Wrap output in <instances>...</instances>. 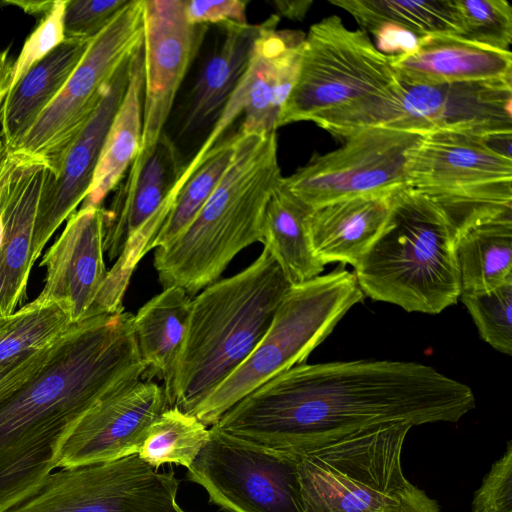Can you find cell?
<instances>
[{"label":"cell","mask_w":512,"mask_h":512,"mask_svg":"<svg viewBox=\"0 0 512 512\" xmlns=\"http://www.w3.org/2000/svg\"><path fill=\"white\" fill-rule=\"evenodd\" d=\"M474 407L468 385L429 365L304 363L247 394L213 426L296 454L382 424L454 423Z\"/></svg>","instance_id":"cell-1"},{"label":"cell","mask_w":512,"mask_h":512,"mask_svg":"<svg viewBox=\"0 0 512 512\" xmlns=\"http://www.w3.org/2000/svg\"><path fill=\"white\" fill-rule=\"evenodd\" d=\"M133 319L121 311L75 323L0 384V512L45 482L88 411L144 378Z\"/></svg>","instance_id":"cell-2"},{"label":"cell","mask_w":512,"mask_h":512,"mask_svg":"<svg viewBox=\"0 0 512 512\" xmlns=\"http://www.w3.org/2000/svg\"><path fill=\"white\" fill-rule=\"evenodd\" d=\"M401 85L390 57L367 33L331 15L312 25L302 48L296 81L278 128L310 121L335 137L387 126L396 116Z\"/></svg>","instance_id":"cell-3"},{"label":"cell","mask_w":512,"mask_h":512,"mask_svg":"<svg viewBox=\"0 0 512 512\" xmlns=\"http://www.w3.org/2000/svg\"><path fill=\"white\" fill-rule=\"evenodd\" d=\"M291 286L263 249L247 268L195 295L168 407L193 414L255 350Z\"/></svg>","instance_id":"cell-4"},{"label":"cell","mask_w":512,"mask_h":512,"mask_svg":"<svg viewBox=\"0 0 512 512\" xmlns=\"http://www.w3.org/2000/svg\"><path fill=\"white\" fill-rule=\"evenodd\" d=\"M277 148L276 132H237L231 164L210 199L178 237L156 249L153 265L163 288L178 286L193 298L242 249L262 241L265 210L283 178Z\"/></svg>","instance_id":"cell-5"},{"label":"cell","mask_w":512,"mask_h":512,"mask_svg":"<svg viewBox=\"0 0 512 512\" xmlns=\"http://www.w3.org/2000/svg\"><path fill=\"white\" fill-rule=\"evenodd\" d=\"M456 239L437 202L409 187L395 191L382 231L355 267L361 291L408 312H442L461 294Z\"/></svg>","instance_id":"cell-6"},{"label":"cell","mask_w":512,"mask_h":512,"mask_svg":"<svg viewBox=\"0 0 512 512\" xmlns=\"http://www.w3.org/2000/svg\"><path fill=\"white\" fill-rule=\"evenodd\" d=\"M364 294L354 273L338 269L292 285L250 356L193 412L213 426L238 401L271 378L303 364Z\"/></svg>","instance_id":"cell-7"},{"label":"cell","mask_w":512,"mask_h":512,"mask_svg":"<svg viewBox=\"0 0 512 512\" xmlns=\"http://www.w3.org/2000/svg\"><path fill=\"white\" fill-rule=\"evenodd\" d=\"M409 423L370 427L296 453L305 512H381L412 485L402 469Z\"/></svg>","instance_id":"cell-8"},{"label":"cell","mask_w":512,"mask_h":512,"mask_svg":"<svg viewBox=\"0 0 512 512\" xmlns=\"http://www.w3.org/2000/svg\"><path fill=\"white\" fill-rule=\"evenodd\" d=\"M407 187L437 202L457 235L474 221L512 210V158L495 151L487 137L435 131L409 150Z\"/></svg>","instance_id":"cell-9"},{"label":"cell","mask_w":512,"mask_h":512,"mask_svg":"<svg viewBox=\"0 0 512 512\" xmlns=\"http://www.w3.org/2000/svg\"><path fill=\"white\" fill-rule=\"evenodd\" d=\"M144 0H130L92 39L62 90L12 149L15 156L44 162L51 174L99 105L121 64L143 45Z\"/></svg>","instance_id":"cell-10"},{"label":"cell","mask_w":512,"mask_h":512,"mask_svg":"<svg viewBox=\"0 0 512 512\" xmlns=\"http://www.w3.org/2000/svg\"><path fill=\"white\" fill-rule=\"evenodd\" d=\"M186 476L226 512H305L295 453L214 426Z\"/></svg>","instance_id":"cell-11"},{"label":"cell","mask_w":512,"mask_h":512,"mask_svg":"<svg viewBox=\"0 0 512 512\" xmlns=\"http://www.w3.org/2000/svg\"><path fill=\"white\" fill-rule=\"evenodd\" d=\"M180 481L137 454L52 472L5 512H188L177 502Z\"/></svg>","instance_id":"cell-12"},{"label":"cell","mask_w":512,"mask_h":512,"mask_svg":"<svg viewBox=\"0 0 512 512\" xmlns=\"http://www.w3.org/2000/svg\"><path fill=\"white\" fill-rule=\"evenodd\" d=\"M185 164L164 132L148 154L137 155L110 207L104 209L103 249L110 261L117 260L105 285L115 295L124 296L136 265L151 250L166 218V202Z\"/></svg>","instance_id":"cell-13"},{"label":"cell","mask_w":512,"mask_h":512,"mask_svg":"<svg viewBox=\"0 0 512 512\" xmlns=\"http://www.w3.org/2000/svg\"><path fill=\"white\" fill-rule=\"evenodd\" d=\"M423 134L385 126L360 130L340 148L314 155L283 184L311 208L368 195L390 194L407 187L409 150Z\"/></svg>","instance_id":"cell-14"},{"label":"cell","mask_w":512,"mask_h":512,"mask_svg":"<svg viewBox=\"0 0 512 512\" xmlns=\"http://www.w3.org/2000/svg\"><path fill=\"white\" fill-rule=\"evenodd\" d=\"M186 0H144V97L138 155L164 133L176 95L204 41L208 26L187 20Z\"/></svg>","instance_id":"cell-15"},{"label":"cell","mask_w":512,"mask_h":512,"mask_svg":"<svg viewBox=\"0 0 512 512\" xmlns=\"http://www.w3.org/2000/svg\"><path fill=\"white\" fill-rule=\"evenodd\" d=\"M400 101L389 128L418 132L512 134V82L410 84L399 78Z\"/></svg>","instance_id":"cell-16"},{"label":"cell","mask_w":512,"mask_h":512,"mask_svg":"<svg viewBox=\"0 0 512 512\" xmlns=\"http://www.w3.org/2000/svg\"><path fill=\"white\" fill-rule=\"evenodd\" d=\"M168 408L152 380L116 390L78 422L65 441L58 467L108 462L137 454L151 425Z\"/></svg>","instance_id":"cell-17"},{"label":"cell","mask_w":512,"mask_h":512,"mask_svg":"<svg viewBox=\"0 0 512 512\" xmlns=\"http://www.w3.org/2000/svg\"><path fill=\"white\" fill-rule=\"evenodd\" d=\"M134 53L118 68L94 113L68 146L58 172L51 174L47 170L33 232L35 260L88 193L108 130L127 87Z\"/></svg>","instance_id":"cell-18"},{"label":"cell","mask_w":512,"mask_h":512,"mask_svg":"<svg viewBox=\"0 0 512 512\" xmlns=\"http://www.w3.org/2000/svg\"><path fill=\"white\" fill-rule=\"evenodd\" d=\"M103 224L102 206L81 207L69 216L63 232L40 262L46 275L36 299L67 305L73 323L94 316L107 277Z\"/></svg>","instance_id":"cell-19"},{"label":"cell","mask_w":512,"mask_h":512,"mask_svg":"<svg viewBox=\"0 0 512 512\" xmlns=\"http://www.w3.org/2000/svg\"><path fill=\"white\" fill-rule=\"evenodd\" d=\"M278 15L261 24L243 75L246 85L243 134L266 135L276 132L282 107L298 74L305 34L278 30Z\"/></svg>","instance_id":"cell-20"},{"label":"cell","mask_w":512,"mask_h":512,"mask_svg":"<svg viewBox=\"0 0 512 512\" xmlns=\"http://www.w3.org/2000/svg\"><path fill=\"white\" fill-rule=\"evenodd\" d=\"M48 166L16 156L3 211L0 244V316L14 311L26 298L33 256V232Z\"/></svg>","instance_id":"cell-21"},{"label":"cell","mask_w":512,"mask_h":512,"mask_svg":"<svg viewBox=\"0 0 512 512\" xmlns=\"http://www.w3.org/2000/svg\"><path fill=\"white\" fill-rule=\"evenodd\" d=\"M398 77L410 84L512 82V55L459 36L431 35L408 54L389 56Z\"/></svg>","instance_id":"cell-22"},{"label":"cell","mask_w":512,"mask_h":512,"mask_svg":"<svg viewBox=\"0 0 512 512\" xmlns=\"http://www.w3.org/2000/svg\"><path fill=\"white\" fill-rule=\"evenodd\" d=\"M219 26L223 39L202 63L182 106L178 127L181 137L212 129L216 124L248 68L261 29V24L249 23Z\"/></svg>","instance_id":"cell-23"},{"label":"cell","mask_w":512,"mask_h":512,"mask_svg":"<svg viewBox=\"0 0 512 512\" xmlns=\"http://www.w3.org/2000/svg\"><path fill=\"white\" fill-rule=\"evenodd\" d=\"M393 193L352 197L311 208L306 229L314 256L324 265L341 262L355 268L382 231Z\"/></svg>","instance_id":"cell-24"},{"label":"cell","mask_w":512,"mask_h":512,"mask_svg":"<svg viewBox=\"0 0 512 512\" xmlns=\"http://www.w3.org/2000/svg\"><path fill=\"white\" fill-rule=\"evenodd\" d=\"M92 39H65L33 65L0 108V138L13 149L50 105L83 58Z\"/></svg>","instance_id":"cell-25"},{"label":"cell","mask_w":512,"mask_h":512,"mask_svg":"<svg viewBox=\"0 0 512 512\" xmlns=\"http://www.w3.org/2000/svg\"><path fill=\"white\" fill-rule=\"evenodd\" d=\"M192 297L181 287L163 288L134 315L133 328L145 380L154 376L169 389L187 329Z\"/></svg>","instance_id":"cell-26"},{"label":"cell","mask_w":512,"mask_h":512,"mask_svg":"<svg viewBox=\"0 0 512 512\" xmlns=\"http://www.w3.org/2000/svg\"><path fill=\"white\" fill-rule=\"evenodd\" d=\"M143 97L142 45L132 57L123 99L108 130L91 186L81 207L101 206L137 157L142 140Z\"/></svg>","instance_id":"cell-27"},{"label":"cell","mask_w":512,"mask_h":512,"mask_svg":"<svg viewBox=\"0 0 512 512\" xmlns=\"http://www.w3.org/2000/svg\"><path fill=\"white\" fill-rule=\"evenodd\" d=\"M456 257L461 293L492 290L512 280V210L478 219L460 231Z\"/></svg>","instance_id":"cell-28"},{"label":"cell","mask_w":512,"mask_h":512,"mask_svg":"<svg viewBox=\"0 0 512 512\" xmlns=\"http://www.w3.org/2000/svg\"><path fill=\"white\" fill-rule=\"evenodd\" d=\"M311 207L283 184L274 189L264 214L262 243L290 285L307 282L324 270L313 254L306 229Z\"/></svg>","instance_id":"cell-29"},{"label":"cell","mask_w":512,"mask_h":512,"mask_svg":"<svg viewBox=\"0 0 512 512\" xmlns=\"http://www.w3.org/2000/svg\"><path fill=\"white\" fill-rule=\"evenodd\" d=\"M330 3L347 11L367 32L391 24L420 38L461 35L454 0H330Z\"/></svg>","instance_id":"cell-30"},{"label":"cell","mask_w":512,"mask_h":512,"mask_svg":"<svg viewBox=\"0 0 512 512\" xmlns=\"http://www.w3.org/2000/svg\"><path fill=\"white\" fill-rule=\"evenodd\" d=\"M237 132L220 140L177 192L171 209L154 237L150 249L160 248L178 237L212 196L233 159Z\"/></svg>","instance_id":"cell-31"},{"label":"cell","mask_w":512,"mask_h":512,"mask_svg":"<svg viewBox=\"0 0 512 512\" xmlns=\"http://www.w3.org/2000/svg\"><path fill=\"white\" fill-rule=\"evenodd\" d=\"M74 324L67 305L37 299L0 316V364L47 347Z\"/></svg>","instance_id":"cell-32"},{"label":"cell","mask_w":512,"mask_h":512,"mask_svg":"<svg viewBox=\"0 0 512 512\" xmlns=\"http://www.w3.org/2000/svg\"><path fill=\"white\" fill-rule=\"evenodd\" d=\"M209 439V428L194 415L168 407L151 425L137 453L158 469L165 464L189 468Z\"/></svg>","instance_id":"cell-33"},{"label":"cell","mask_w":512,"mask_h":512,"mask_svg":"<svg viewBox=\"0 0 512 512\" xmlns=\"http://www.w3.org/2000/svg\"><path fill=\"white\" fill-rule=\"evenodd\" d=\"M459 37L501 51L512 43V8L505 0H454Z\"/></svg>","instance_id":"cell-34"},{"label":"cell","mask_w":512,"mask_h":512,"mask_svg":"<svg viewBox=\"0 0 512 512\" xmlns=\"http://www.w3.org/2000/svg\"><path fill=\"white\" fill-rule=\"evenodd\" d=\"M481 338L497 351L512 354V280L492 290L461 293Z\"/></svg>","instance_id":"cell-35"},{"label":"cell","mask_w":512,"mask_h":512,"mask_svg":"<svg viewBox=\"0 0 512 512\" xmlns=\"http://www.w3.org/2000/svg\"><path fill=\"white\" fill-rule=\"evenodd\" d=\"M67 0H55L53 7L42 16L40 23L27 37L16 61L11 64L6 89L8 92L37 62L65 40L63 14Z\"/></svg>","instance_id":"cell-36"},{"label":"cell","mask_w":512,"mask_h":512,"mask_svg":"<svg viewBox=\"0 0 512 512\" xmlns=\"http://www.w3.org/2000/svg\"><path fill=\"white\" fill-rule=\"evenodd\" d=\"M130 0H67L63 14L65 39L95 38Z\"/></svg>","instance_id":"cell-37"},{"label":"cell","mask_w":512,"mask_h":512,"mask_svg":"<svg viewBox=\"0 0 512 512\" xmlns=\"http://www.w3.org/2000/svg\"><path fill=\"white\" fill-rule=\"evenodd\" d=\"M472 512H512V442L491 467L472 500Z\"/></svg>","instance_id":"cell-38"},{"label":"cell","mask_w":512,"mask_h":512,"mask_svg":"<svg viewBox=\"0 0 512 512\" xmlns=\"http://www.w3.org/2000/svg\"><path fill=\"white\" fill-rule=\"evenodd\" d=\"M246 0H186L187 20L195 25L247 23Z\"/></svg>","instance_id":"cell-39"},{"label":"cell","mask_w":512,"mask_h":512,"mask_svg":"<svg viewBox=\"0 0 512 512\" xmlns=\"http://www.w3.org/2000/svg\"><path fill=\"white\" fill-rule=\"evenodd\" d=\"M376 40L375 47L387 56H398L413 52L420 37L396 25H383L370 32Z\"/></svg>","instance_id":"cell-40"},{"label":"cell","mask_w":512,"mask_h":512,"mask_svg":"<svg viewBox=\"0 0 512 512\" xmlns=\"http://www.w3.org/2000/svg\"><path fill=\"white\" fill-rule=\"evenodd\" d=\"M381 512H440V507L434 499L412 484L398 503Z\"/></svg>","instance_id":"cell-41"},{"label":"cell","mask_w":512,"mask_h":512,"mask_svg":"<svg viewBox=\"0 0 512 512\" xmlns=\"http://www.w3.org/2000/svg\"><path fill=\"white\" fill-rule=\"evenodd\" d=\"M15 165L16 156L12 149L0 138V201L7 192Z\"/></svg>","instance_id":"cell-42"},{"label":"cell","mask_w":512,"mask_h":512,"mask_svg":"<svg viewBox=\"0 0 512 512\" xmlns=\"http://www.w3.org/2000/svg\"><path fill=\"white\" fill-rule=\"evenodd\" d=\"M281 15L293 20H301L312 5V1H275Z\"/></svg>","instance_id":"cell-43"},{"label":"cell","mask_w":512,"mask_h":512,"mask_svg":"<svg viewBox=\"0 0 512 512\" xmlns=\"http://www.w3.org/2000/svg\"><path fill=\"white\" fill-rule=\"evenodd\" d=\"M55 0L49 1H2L1 5H14L31 15H45L53 7Z\"/></svg>","instance_id":"cell-44"},{"label":"cell","mask_w":512,"mask_h":512,"mask_svg":"<svg viewBox=\"0 0 512 512\" xmlns=\"http://www.w3.org/2000/svg\"><path fill=\"white\" fill-rule=\"evenodd\" d=\"M36 352H32L10 362L0 364V384L23 369L33 359Z\"/></svg>","instance_id":"cell-45"},{"label":"cell","mask_w":512,"mask_h":512,"mask_svg":"<svg viewBox=\"0 0 512 512\" xmlns=\"http://www.w3.org/2000/svg\"><path fill=\"white\" fill-rule=\"evenodd\" d=\"M9 49L0 51V108L7 95L6 80L12 62L8 57Z\"/></svg>","instance_id":"cell-46"}]
</instances>
